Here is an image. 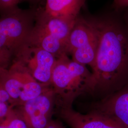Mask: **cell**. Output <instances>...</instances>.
<instances>
[{
	"mask_svg": "<svg viewBox=\"0 0 128 128\" xmlns=\"http://www.w3.org/2000/svg\"><path fill=\"white\" fill-rule=\"evenodd\" d=\"M22 0H0V14H5L17 7L18 3Z\"/></svg>",
	"mask_w": 128,
	"mask_h": 128,
	"instance_id": "cell-14",
	"label": "cell"
},
{
	"mask_svg": "<svg viewBox=\"0 0 128 128\" xmlns=\"http://www.w3.org/2000/svg\"><path fill=\"white\" fill-rule=\"evenodd\" d=\"M11 104V100L6 92L0 87V122L4 120L12 108L9 104Z\"/></svg>",
	"mask_w": 128,
	"mask_h": 128,
	"instance_id": "cell-13",
	"label": "cell"
},
{
	"mask_svg": "<svg viewBox=\"0 0 128 128\" xmlns=\"http://www.w3.org/2000/svg\"><path fill=\"white\" fill-rule=\"evenodd\" d=\"M76 19L77 18L54 17L46 13L44 10H37L35 24L68 45L69 37Z\"/></svg>",
	"mask_w": 128,
	"mask_h": 128,
	"instance_id": "cell-10",
	"label": "cell"
},
{
	"mask_svg": "<svg viewBox=\"0 0 128 128\" xmlns=\"http://www.w3.org/2000/svg\"><path fill=\"white\" fill-rule=\"evenodd\" d=\"M36 10L16 7L1 15L0 18V50L14 55L27 40L35 22Z\"/></svg>",
	"mask_w": 128,
	"mask_h": 128,
	"instance_id": "cell-4",
	"label": "cell"
},
{
	"mask_svg": "<svg viewBox=\"0 0 128 128\" xmlns=\"http://www.w3.org/2000/svg\"><path fill=\"white\" fill-rule=\"evenodd\" d=\"M58 108L60 117L71 128H126L114 120L95 111L82 114L74 110L72 106Z\"/></svg>",
	"mask_w": 128,
	"mask_h": 128,
	"instance_id": "cell-8",
	"label": "cell"
},
{
	"mask_svg": "<svg viewBox=\"0 0 128 128\" xmlns=\"http://www.w3.org/2000/svg\"><path fill=\"white\" fill-rule=\"evenodd\" d=\"M13 56L12 53L9 51L0 50V69L9 67Z\"/></svg>",
	"mask_w": 128,
	"mask_h": 128,
	"instance_id": "cell-15",
	"label": "cell"
},
{
	"mask_svg": "<svg viewBox=\"0 0 128 128\" xmlns=\"http://www.w3.org/2000/svg\"><path fill=\"white\" fill-rule=\"evenodd\" d=\"M55 94L50 86L41 94L20 105L16 110L29 128H44L52 119Z\"/></svg>",
	"mask_w": 128,
	"mask_h": 128,
	"instance_id": "cell-7",
	"label": "cell"
},
{
	"mask_svg": "<svg viewBox=\"0 0 128 128\" xmlns=\"http://www.w3.org/2000/svg\"><path fill=\"white\" fill-rule=\"evenodd\" d=\"M14 56L38 82L50 86L56 60L55 56L41 48L24 44Z\"/></svg>",
	"mask_w": 128,
	"mask_h": 128,
	"instance_id": "cell-6",
	"label": "cell"
},
{
	"mask_svg": "<svg viewBox=\"0 0 128 128\" xmlns=\"http://www.w3.org/2000/svg\"><path fill=\"white\" fill-rule=\"evenodd\" d=\"M44 128H64V126L58 120H51L50 122Z\"/></svg>",
	"mask_w": 128,
	"mask_h": 128,
	"instance_id": "cell-16",
	"label": "cell"
},
{
	"mask_svg": "<svg viewBox=\"0 0 128 128\" xmlns=\"http://www.w3.org/2000/svg\"><path fill=\"white\" fill-rule=\"evenodd\" d=\"M48 87L38 82L15 59L10 67L0 69V87L9 94L12 106L39 96Z\"/></svg>",
	"mask_w": 128,
	"mask_h": 128,
	"instance_id": "cell-3",
	"label": "cell"
},
{
	"mask_svg": "<svg viewBox=\"0 0 128 128\" xmlns=\"http://www.w3.org/2000/svg\"><path fill=\"white\" fill-rule=\"evenodd\" d=\"M91 76L86 66L69 59L68 54L57 58L50 84L57 108L72 106L78 96L88 92Z\"/></svg>",
	"mask_w": 128,
	"mask_h": 128,
	"instance_id": "cell-2",
	"label": "cell"
},
{
	"mask_svg": "<svg viewBox=\"0 0 128 128\" xmlns=\"http://www.w3.org/2000/svg\"><path fill=\"white\" fill-rule=\"evenodd\" d=\"M115 4L119 7H128V0H114Z\"/></svg>",
	"mask_w": 128,
	"mask_h": 128,
	"instance_id": "cell-17",
	"label": "cell"
},
{
	"mask_svg": "<svg viewBox=\"0 0 128 128\" xmlns=\"http://www.w3.org/2000/svg\"><path fill=\"white\" fill-rule=\"evenodd\" d=\"M96 24L99 44L88 92L104 98L128 83V36L114 23Z\"/></svg>",
	"mask_w": 128,
	"mask_h": 128,
	"instance_id": "cell-1",
	"label": "cell"
},
{
	"mask_svg": "<svg viewBox=\"0 0 128 128\" xmlns=\"http://www.w3.org/2000/svg\"><path fill=\"white\" fill-rule=\"evenodd\" d=\"M0 128H29L27 124L12 107L4 120L0 122Z\"/></svg>",
	"mask_w": 128,
	"mask_h": 128,
	"instance_id": "cell-12",
	"label": "cell"
},
{
	"mask_svg": "<svg viewBox=\"0 0 128 128\" xmlns=\"http://www.w3.org/2000/svg\"><path fill=\"white\" fill-rule=\"evenodd\" d=\"M92 110L108 116L128 128V83L96 103Z\"/></svg>",
	"mask_w": 128,
	"mask_h": 128,
	"instance_id": "cell-9",
	"label": "cell"
},
{
	"mask_svg": "<svg viewBox=\"0 0 128 128\" xmlns=\"http://www.w3.org/2000/svg\"><path fill=\"white\" fill-rule=\"evenodd\" d=\"M99 44V30L96 23L76 19L69 37L67 54L72 60L92 69L94 66Z\"/></svg>",
	"mask_w": 128,
	"mask_h": 128,
	"instance_id": "cell-5",
	"label": "cell"
},
{
	"mask_svg": "<svg viewBox=\"0 0 128 128\" xmlns=\"http://www.w3.org/2000/svg\"><path fill=\"white\" fill-rule=\"evenodd\" d=\"M86 0H46L45 12L54 17L77 18Z\"/></svg>",
	"mask_w": 128,
	"mask_h": 128,
	"instance_id": "cell-11",
	"label": "cell"
},
{
	"mask_svg": "<svg viewBox=\"0 0 128 128\" xmlns=\"http://www.w3.org/2000/svg\"><path fill=\"white\" fill-rule=\"evenodd\" d=\"M24 0L28 2H29L30 3V4H34L35 3L38 2L39 0Z\"/></svg>",
	"mask_w": 128,
	"mask_h": 128,
	"instance_id": "cell-18",
	"label": "cell"
}]
</instances>
